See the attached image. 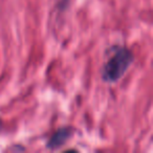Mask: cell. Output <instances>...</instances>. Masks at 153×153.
Returning <instances> with one entry per match:
<instances>
[{
    "mask_svg": "<svg viewBox=\"0 0 153 153\" xmlns=\"http://www.w3.org/2000/svg\"><path fill=\"white\" fill-rule=\"evenodd\" d=\"M132 60L133 57L128 49H117L103 67V79L107 82L117 81L129 68Z\"/></svg>",
    "mask_w": 153,
    "mask_h": 153,
    "instance_id": "1",
    "label": "cell"
},
{
    "mask_svg": "<svg viewBox=\"0 0 153 153\" xmlns=\"http://www.w3.org/2000/svg\"><path fill=\"white\" fill-rule=\"evenodd\" d=\"M69 136V131L67 129H61L51 138L48 143V147L51 148H56V147L60 146L61 144H63Z\"/></svg>",
    "mask_w": 153,
    "mask_h": 153,
    "instance_id": "2",
    "label": "cell"
}]
</instances>
